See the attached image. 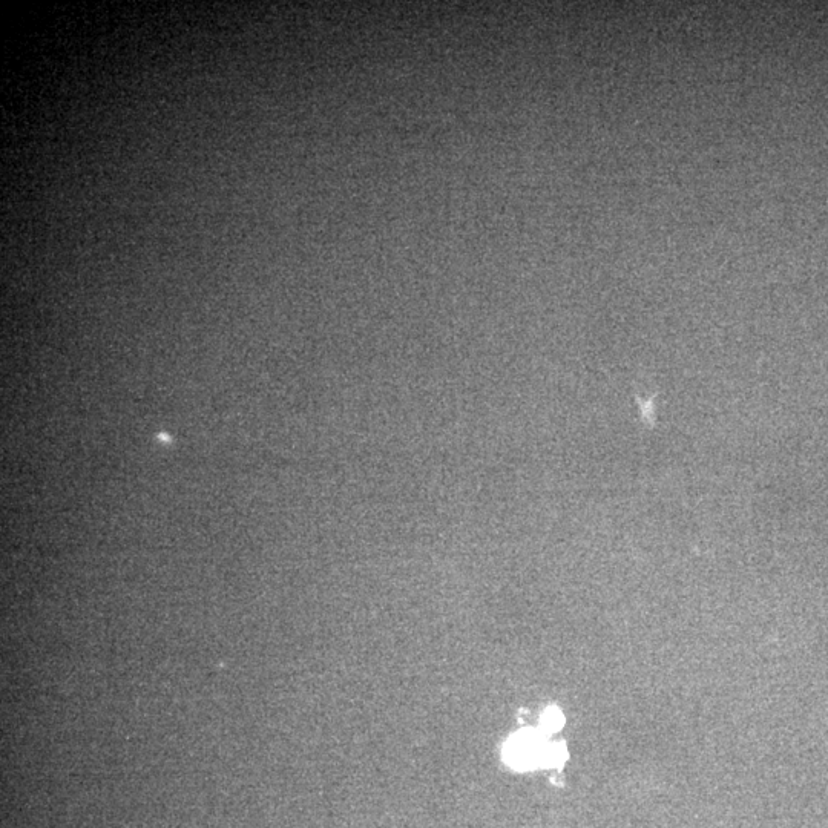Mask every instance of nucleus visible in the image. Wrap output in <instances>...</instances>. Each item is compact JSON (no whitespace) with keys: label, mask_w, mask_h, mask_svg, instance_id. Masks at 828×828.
Masks as SVG:
<instances>
[{"label":"nucleus","mask_w":828,"mask_h":828,"mask_svg":"<svg viewBox=\"0 0 828 828\" xmlns=\"http://www.w3.org/2000/svg\"><path fill=\"white\" fill-rule=\"evenodd\" d=\"M548 747V744H545L539 733H519V735L514 736L510 743L506 744V763H510L516 769L545 766Z\"/></svg>","instance_id":"f257e3e1"},{"label":"nucleus","mask_w":828,"mask_h":828,"mask_svg":"<svg viewBox=\"0 0 828 828\" xmlns=\"http://www.w3.org/2000/svg\"><path fill=\"white\" fill-rule=\"evenodd\" d=\"M563 724V717L562 713L559 712L557 709H549L546 710L545 715L542 718V726L545 727L548 732H552V730H557L562 727Z\"/></svg>","instance_id":"f03ea898"}]
</instances>
